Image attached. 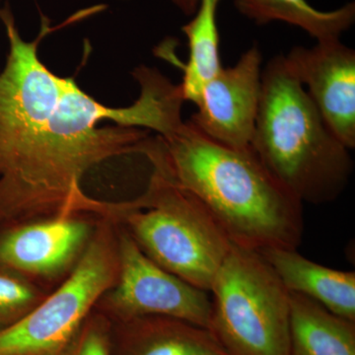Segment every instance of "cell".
Segmentation results:
<instances>
[{"mask_svg":"<svg viewBox=\"0 0 355 355\" xmlns=\"http://www.w3.org/2000/svg\"><path fill=\"white\" fill-rule=\"evenodd\" d=\"M172 1L187 15L195 13L200 4V0H172Z\"/></svg>","mask_w":355,"mask_h":355,"instance_id":"obj_19","label":"cell"},{"mask_svg":"<svg viewBox=\"0 0 355 355\" xmlns=\"http://www.w3.org/2000/svg\"><path fill=\"white\" fill-rule=\"evenodd\" d=\"M116 229L118 279L103 294L95 309L112 323L141 316H165L209 330V292L161 268L139 249L125 229Z\"/></svg>","mask_w":355,"mask_h":355,"instance_id":"obj_7","label":"cell"},{"mask_svg":"<svg viewBox=\"0 0 355 355\" xmlns=\"http://www.w3.org/2000/svg\"><path fill=\"white\" fill-rule=\"evenodd\" d=\"M289 355H355V321L289 292Z\"/></svg>","mask_w":355,"mask_h":355,"instance_id":"obj_14","label":"cell"},{"mask_svg":"<svg viewBox=\"0 0 355 355\" xmlns=\"http://www.w3.org/2000/svg\"><path fill=\"white\" fill-rule=\"evenodd\" d=\"M132 121L130 107L105 106L64 77L55 106L0 176V227L73 214L88 170L141 154L148 135L125 128Z\"/></svg>","mask_w":355,"mask_h":355,"instance_id":"obj_1","label":"cell"},{"mask_svg":"<svg viewBox=\"0 0 355 355\" xmlns=\"http://www.w3.org/2000/svg\"><path fill=\"white\" fill-rule=\"evenodd\" d=\"M209 293V331L227 355H289V292L258 251L232 244Z\"/></svg>","mask_w":355,"mask_h":355,"instance_id":"obj_5","label":"cell"},{"mask_svg":"<svg viewBox=\"0 0 355 355\" xmlns=\"http://www.w3.org/2000/svg\"><path fill=\"white\" fill-rule=\"evenodd\" d=\"M97 227L72 272L19 322L0 331V355H60L119 275L118 229Z\"/></svg>","mask_w":355,"mask_h":355,"instance_id":"obj_6","label":"cell"},{"mask_svg":"<svg viewBox=\"0 0 355 355\" xmlns=\"http://www.w3.org/2000/svg\"><path fill=\"white\" fill-rule=\"evenodd\" d=\"M251 147L268 171L302 203L334 202L354 171L349 149L331 132L282 55L261 72Z\"/></svg>","mask_w":355,"mask_h":355,"instance_id":"obj_3","label":"cell"},{"mask_svg":"<svg viewBox=\"0 0 355 355\" xmlns=\"http://www.w3.org/2000/svg\"><path fill=\"white\" fill-rule=\"evenodd\" d=\"M219 0H200L195 17L182 30L189 41V60L180 84L184 101L197 104L205 86L222 69L216 12Z\"/></svg>","mask_w":355,"mask_h":355,"instance_id":"obj_16","label":"cell"},{"mask_svg":"<svg viewBox=\"0 0 355 355\" xmlns=\"http://www.w3.org/2000/svg\"><path fill=\"white\" fill-rule=\"evenodd\" d=\"M76 212L125 229L154 263L209 292L233 244L197 198L153 165L137 198L107 202L85 195Z\"/></svg>","mask_w":355,"mask_h":355,"instance_id":"obj_4","label":"cell"},{"mask_svg":"<svg viewBox=\"0 0 355 355\" xmlns=\"http://www.w3.org/2000/svg\"><path fill=\"white\" fill-rule=\"evenodd\" d=\"M142 153L197 198L233 244L254 251L297 250L303 203L268 171L252 147L222 146L183 121L166 137H148Z\"/></svg>","mask_w":355,"mask_h":355,"instance_id":"obj_2","label":"cell"},{"mask_svg":"<svg viewBox=\"0 0 355 355\" xmlns=\"http://www.w3.org/2000/svg\"><path fill=\"white\" fill-rule=\"evenodd\" d=\"M112 350L113 355H227L209 329L165 316L114 322Z\"/></svg>","mask_w":355,"mask_h":355,"instance_id":"obj_12","label":"cell"},{"mask_svg":"<svg viewBox=\"0 0 355 355\" xmlns=\"http://www.w3.org/2000/svg\"><path fill=\"white\" fill-rule=\"evenodd\" d=\"M240 13L257 24L282 21L297 26L318 42L340 40L355 20V6L347 3L336 10L319 11L306 0H235Z\"/></svg>","mask_w":355,"mask_h":355,"instance_id":"obj_15","label":"cell"},{"mask_svg":"<svg viewBox=\"0 0 355 355\" xmlns=\"http://www.w3.org/2000/svg\"><path fill=\"white\" fill-rule=\"evenodd\" d=\"M288 292L316 301L338 316L355 321V273L314 263L296 249L258 251Z\"/></svg>","mask_w":355,"mask_h":355,"instance_id":"obj_13","label":"cell"},{"mask_svg":"<svg viewBox=\"0 0 355 355\" xmlns=\"http://www.w3.org/2000/svg\"><path fill=\"white\" fill-rule=\"evenodd\" d=\"M261 53L258 46L243 53L237 64L223 69L200 93L198 112L189 123L222 146L251 147L261 91Z\"/></svg>","mask_w":355,"mask_h":355,"instance_id":"obj_10","label":"cell"},{"mask_svg":"<svg viewBox=\"0 0 355 355\" xmlns=\"http://www.w3.org/2000/svg\"><path fill=\"white\" fill-rule=\"evenodd\" d=\"M60 355H113L111 321L96 309Z\"/></svg>","mask_w":355,"mask_h":355,"instance_id":"obj_18","label":"cell"},{"mask_svg":"<svg viewBox=\"0 0 355 355\" xmlns=\"http://www.w3.org/2000/svg\"><path fill=\"white\" fill-rule=\"evenodd\" d=\"M98 220L71 214L0 227V265L46 288L60 284L83 257Z\"/></svg>","mask_w":355,"mask_h":355,"instance_id":"obj_9","label":"cell"},{"mask_svg":"<svg viewBox=\"0 0 355 355\" xmlns=\"http://www.w3.org/2000/svg\"><path fill=\"white\" fill-rule=\"evenodd\" d=\"M0 20L9 42L6 64L0 72V175L6 172L30 135L57 103L64 77L55 76L40 60L38 46L51 33L50 20L42 16L34 41L21 37L6 2Z\"/></svg>","mask_w":355,"mask_h":355,"instance_id":"obj_8","label":"cell"},{"mask_svg":"<svg viewBox=\"0 0 355 355\" xmlns=\"http://www.w3.org/2000/svg\"><path fill=\"white\" fill-rule=\"evenodd\" d=\"M292 74L308 86L331 132L347 147H355V53L340 40L295 46L284 55Z\"/></svg>","mask_w":355,"mask_h":355,"instance_id":"obj_11","label":"cell"},{"mask_svg":"<svg viewBox=\"0 0 355 355\" xmlns=\"http://www.w3.org/2000/svg\"><path fill=\"white\" fill-rule=\"evenodd\" d=\"M46 287L0 265V331L19 322L46 298Z\"/></svg>","mask_w":355,"mask_h":355,"instance_id":"obj_17","label":"cell"}]
</instances>
